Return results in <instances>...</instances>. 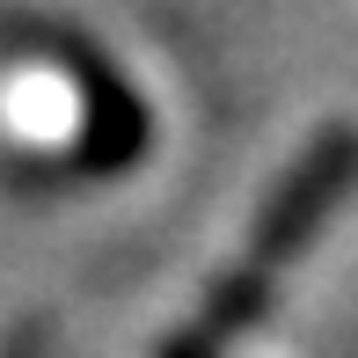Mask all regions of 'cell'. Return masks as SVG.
Instances as JSON below:
<instances>
[{
	"label": "cell",
	"mask_w": 358,
	"mask_h": 358,
	"mask_svg": "<svg viewBox=\"0 0 358 358\" xmlns=\"http://www.w3.org/2000/svg\"><path fill=\"white\" fill-rule=\"evenodd\" d=\"M0 358H44V329H37V322L8 329V344H0Z\"/></svg>",
	"instance_id": "obj_3"
},
{
	"label": "cell",
	"mask_w": 358,
	"mask_h": 358,
	"mask_svg": "<svg viewBox=\"0 0 358 358\" xmlns=\"http://www.w3.org/2000/svg\"><path fill=\"white\" fill-rule=\"evenodd\" d=\"M66 73L80 88V169H88V176L132 169V161L146 154V110H139V95L124 88L95 52H80V44H66Z\"/></svg>",
	"instance_id": "obj_2"
},
{
	"label": "cell",
	"mask_w": 358,
	"mask_h": 358,
	"mask_svg": "<svg viewBox=\"0 0 358 358\" xmlns=\"http://www.w3.org/2000/svg\"><path fill=\"white\" fill-rule=\"evenodd\" d=\"M161 358H227V351H213V344H198V336H169V344H161Z\"/></svg>",
	"instance_id": "obj_4"
},
{
	"label": "cell",
	"mask_w": 358,
	"mask_h": 358,
	"mask_svg": "<svg viewBox=\"0 0 358 358\" xmlns=\"http://www.w3.org/2000/svg\"><path fill=\"white\" fill-rule=\"evenodd\" d=\"M351 190H358V124H351V117H329L300 154H292V169L271 183L264 213H256V227H249L241 264L213 278L198 322H190V336L213 344V351L241 344V336L271 315L278 278L315 249V234L329 227V213H336V205H351Z\"/></svg>",
	"instance_id": "obj_1"
}]
</instances>
